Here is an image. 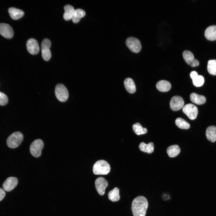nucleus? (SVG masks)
<instances>
[{
	"label": "nucleus",
	"instance_id": "14",
	"mask_svg": "<svg viewBox=\"0 0 216 216\" xmlns=\"http://www.w3.org/2000/svg\"><path fill=\"white\" fill-rule=\"evenodd\" d=\"M18 182L17 178L14 177L7 178L2 184L3 189L6 191H10L17 185Z\"/></svg>",
	"mask_w": 216,
	"mask_h": 216
},
{
	"label": "nucleus",
	"instance_id": "12",
	"mask_svg": "<svg viewBox=\"0 0 216 216\" xmlns=\"http://www.w3.org/2000/svg\"><path fill=\"white\" fill-rule=\"evenodd\" d=\"M26 45L28 51L31 54H36L39 52V47L38 42L34 38L29 39L27 41Z\"/></svg>",
	"mask_w": 216,
	"mask_h": 216
},
{
	"label": "nucleus",
	"instance_id": "21",
	"mask_svg": "<svg viewBox=\"0 0 216 216\" xmlns=\"http://www.w3.org/2000/svg\"><path fill=\"white\" fill-rule=\"evenodd\" d=\"M64 12L63 15V18L64 20L68 21L72 19L73 15L75 11L73 6L68 4L64 7Z\"/></svg>",
	"mask_w": 216,
	"mask_h": 216
},
{
	"label": "nucleus",
	"instance_id": "5",
	"mask_svg": "<svg viewBox=\"0 0 216 216\" xmlns=\"http://www.w3.org/2000/svg\"><path fill=\"white\" fill-rule=\"evenodd\" d=\"M55 93L56 98L60 101L64 102L68 98V91L65 86L61 83L57 84L55 88Z\"/></svg>",
	"mask_w": 216,
	"mask_h": 216
},
{
	"label": "nucleus",
	"instance_id": "23",
	"mask_svg": "<svg viewBox=\"0 0 216 216\" xmlns=\"http://www.w3.org/2000/svg\"><path fill=\"white\" fill-rule=\"evenodd\" d=\"M139 148L141 151L148 154L152 153L154 150V144L152 142H150L147 144L142 142L139 144Z\"/></svg>",
	"mask_w": 216,
	"mask_h": 216
},
{
	"label": "nucleus",
	"instance_id": "10",
	"mask_svg": "<svg viewBox=\"0 0 216 216\" xmlns=\"http://www.w3.org/2000/svg\"><path fill=\"white\" fill-rule=\"evenodd\" d=\"M96 189L98 194L101 195L104 194L105 190L108 185V183L105 178L102 177L97 178L95 182Z\"/></svg>",
	"mask_w": 216,
	"mask_h": 216
},
{
	"label": "nucleus",
	"instance_id": "4",
	"mask_svg": "<svg viewBox=\"0 0 216 216\" xmlns=\"http://www.w3.org/2000/svg\"><path fill=\"white\" fill-rule=\"evenodd\" d=\"M44 146L43 142L41 140L37 139L34 140L31 143L29 148L31 154L36 158L40 157Z\"/></svg>",
	"mask_w": 216,
	"mask_h": 216
},
{
	"label": "nucleus",
	"instance_id": "28",
	"mask_svg": "<svg viewBox=\"0 0 216 216\" xmlns=\"http://www.w3.org/2000/svg\"><path fill=\"white\" fill-rule=\"evenodd\" d=\"M207 70L210 74L216 75V60H210L208 61Z\"/></svg>",
	"mask_w": 216,
	"mask_h": 216
},
{
	"label": "nucleus",
	"instance_id": "32",
	"mask_svg": "<svg viewBox=\"0 0 216 216\" xmlns=\"http://www.w3.org/2000/svg\"><path fill=\"white\" fill-rule=\"evenodd\" d=\"M198 75L196 72L193 71L191 72L190 74V76L192 80Z\"/></svg>",
	"mask_w": 216,
	"mask_h": 216
},
{
	"label": "nucleus",
	"instance_id": "3",
	"mask_svg": "<svg viewBox=\"0 0 216 216\" xmlns=\"http://www.w3.org/2000/svg\"><path fill=\"white\" fill-rule=\"evenodd\" d=\"M23 139L22 134L19 131L15 132L10 134L7 140V146L14 148L18 147L21 143Z\"/></svg>",
	"mask_w": 216,
	"mask_h": 216
},
{
	"label": "nucleus",
	"instance_id": "18",
	"mask_svg": "<svg viewBox=\"0 0 216 216\" xmlns=\"http://www.w3.org/2000/svg\"><path fill=\"white\" fill-rule=\"evenodd\" d=\"M206 136L208 140L215 142L216 140V127L214 126L208 127L206 130Z\"/></svg>",
	"mask_w": 216,
	"mask_h": 216
},
{
	"label": "nucleus",
	"instance_id": "15",
	"mask_svg": "<svg viewBox=\"0 0 216 216\" xmlns=\"http://www.w3.org/2000/svg\"><path fill=\"white\" fill-rule=\"evenodd\" d=\"M205 36L209 40H216V25L210 26L206 28L205 32Z\"/></svg>",
	"mask_w": 216,
	"mask_h": 216
},
{
	"label": "nucleus",
	"instance_id": "24",
	"mask_svg": "<svg viewBox=\"0 0 216 216\" xmlns=\"http://www.w3.org/2000/svg\"><path fill=\"white\" fill-rule=\"evenodd\" d=\"M180 152L179 146L176 145L169 146L167 150L168 156L171 158L177 156Z\"/></svg>",
	"mask_w": 216,
	"mask_h": 216
},
{
	"label": "nucleus",
	"instance_id": "7",
	"mask_svg": "<svg viewBox=\"0 0 216 216\" xmlns=\"http://www.w3.org/2000/svg\"><path fill=\"white\" fill-rule=\"evenodd\" d=\"M126 44L130 50L134 52L138 53L141 49L142 46L140 41L135 38H128L126 41Z\"/></svg>",
	"mask_w": 216,
	"mask_h": 216
},
{
	"label": "nucleus",
	"instance_id": "11",
	"mask_svg": "<svg viewBox=\"0 0 216 216\" xmlns=\"http://www.w3.org/2000/svg\"><path fill=\"white\" fill-rule=\"evenodd\" d=\"M183 56L186 62L191 67H194L199 65V62L194 58L193 54L191 52L188 50L184 51Z\"/></svg>",
	"mask_w": 216,
	"mask_h": 216
},
{
	"label": "nucleus",
	"instance_id": "17",
	"mask_svg": "<svg viewBox=\"0 0 216 216\" xmlns=\"http://www.w3.org/2000/svg\"><path fill=\"white\" fill-rule=\"evenodd\" d=\"M8 11L11 17L15 20L21 18L24 15V12L22 10L15 8H10Z\"/></svg>",
	"mask_w": 216,
	"mask_h": 216
},
{
	"label": "nucleus",
	"instance_id": "22",
	"mask_svg": "<svg viewBox=\"0 0 216 216\" xmlns=\"http://www.w3.org/2000/svg\"><path fill=\"white\" fill-rule=\"evenodd\" d=\"M85 15V12L82 9H78L75 10L72 18L73 22L74 23L78 22L80 19L84 17Z\"/></svg>",
	"mask_w": 216,
	"mask_h": 216
},
{
	"label": "nucleus",
	"instance_id": "20",
	"mask_svg": "<svg viewBox=\"0 0 216 216\" xmlns=\"http://www.w3.org/2000/svg\"><path fill=\"white\" fill-rule=\"evenodd\" d=\"M124 85L126 90L129 93L132 94L135 92V85L132 79L130 78L126 79L124 81Z\"/></svg>",
	"mask_w": 216,
	"mask_h": 216
},
{
	"label": "nucleus",
	"instance_id": "13",
	"mask_svg": "<svg viewBox=\"0 0 216 216\" xmlns=\"http://www.w3.org/2000/svg\"><path fill=\"white\" fill-rule=\"evenodd\" d=\"M0 34L7 38H11L14 35L12 27L8 24L0 23Z\"/></svg>",
	"mask_w": 216,
	"mask_h": 216
},
{
	"label": "nucleus",
	"instance_id": "6",
	"mask_svg": "<svg viewBox=\"0 0 216 216\" xmlns=\"http://www.w3.org/2000/svg\"><path fill=\"white\" fill-rule=\"evenodd\" d=\"M51 46L50 41L48 39H45L41 44L42 55L43 59L46 61L49 60L51 56L50 48Z\"/></svg>",
	"mask_w": 216,
	"mask_h": 216
},
{
	"label": "nucleus",
	"instance_id": "8",
	"mask_svg": "<svg viewBox=\"0 0 216 216\" xmlns=\"http://www.w3.org/2000/svg\"><path fill=\"white\" fill-rule=\"evenodd\" d=\"M182 111L191 120H194L197 117L198 110L197 107L192 104L185 105L183 108Z\"/></svg>",
	"mask_w": 216,
	"mask_h": 216
},
{
	"label": "nucleus",
	"instance_id": "27",
	"mask_svg": "<svg viewBox=\"0 0 216 216\" xmlns=\"http://www.w3.org/2000/svg\"><path fill=\"white\" fill-rule=\"evenodd\" d=\"M175 123L179 128L187 129L190 127V124L186 120L181 118H178L176 120Z\"/></svg>",
	"mask_w": 216,
	"mask_h": 216
},
{
	"label": "nucleus",
	"instance_id": "1",
	"mask_svg": "<svg viewBox=\"0 0 216 216\" xmlns=\"http://www.w3.org/2000/svg\"><path fill=\"white\" fill-rule=\"evenodd\" d=\"M148 206V202L145 197L139 196L136 197L131 206L134 216H145Z\"/></svg>",
	"mask_w": 216,
	"mask_h": 216
},
{
	"label": "nucleus",
	"instance_id": "19",
	"mask_svg": "<svg viewBox=\"0 0 216 216\" xmlns=\"http://www.w3.org/2000/svg\"><path fill=\"white\" fill-rule=\"evenodd\" d=\"M191 101L198 105H201L204 104L206 100L205 96L199 95L194 93H192L190 95Z\"/></svg>",
	"mask_w": 216,
	"mask_h": 216
},
{
	"label": "nucleus",
	"instance_id": "30",
	"mask_svg": "<svg viewBox=\"0 0 216 216\" xmlns=\"http://www.w3.org/2000/svg\"><path fill=\"white\" fill-rule=\"evenodd\" d=\"M8 99L7 95L4 93L0 92V105L4 106L8 103Z\"/></svg>",
	"mask_w": 216,
	"mask_h": 216
},
{
	"label": "nucleus",
	"instance_id": "26",
	"mask_svg": "<svg viewBox=\"0 0 216 216\" xmlns=\"http://www.w3.org/2000/svg\"><path fill=\"white\" fill-rule=\"evenodd\" d=\"M132 128L134 133L137 135L145 134L147 132V129L143 127L138 122L136 123L133 125Z\"/></svg>",
	"mask_w": 216,
	"mask_h": 216
},
{
	"label": "nucleus",
	"instance_id": "31",
	"mask_svg": "<svg viewBox=\"0 0 216 216\" xmlns=\"http://www.w3.org/2000/svg\"><path fill=\"white\" fill-rule=\"evenodd\" d=\"M5 193L2 189L0 188V201H1L4 197Z\"/></svg>",
	"mask_w": 216,
	"mask_h": 216
},
{
	"label": "nucleus",
	"instance_id": "29",
	"mask_svg": "<svg viewBox=\"0 0 216 216\" xmlns=\"http://www.w3.org/2000/svg\"><path fill=\"white\" fill-rule=\"evenodd\" d=\"M192 81L193 84L195 86L200 87L203 85L204 79L202 76L198 75L192 80Z\"/></svg>",
	"mask_w": 216,
	"mask_h": 216
},
{
	"label": "nucleus",
	"instance_id": "2",
	"mask_svg": "<svg viewBox=\"0 0 216 216\" xmlns=\"http://www.w3.org/2000/svg\"><path fill=\"white\" fill-rule=\"evenodd\" d=\"M110 169V165L107 161L100 160L96 161L94 164L93 171L95 175H105L109 172Z\"/></svg>",
	"mask_w": 216,
	"mask_h": 216
},
{
	"label": "nucleus",
	"instance_id": "16",
	"mask_svg": "<svg viewBox=\"0 0 216 216\" xmlns=\"http://www.w3.org/2000/svg\"><path fill=\"white\" fill-rule=\"evenodd\" d=\"M156 87L157 89L161 92H166L170 90L171 86L170 83L168 81L161 80L158 81L156 84Z\"/></svg>",
	"mask_w": 216,
	"mask_h": 216
},
{
	"label": "nucleus",
	"instance_id": "9",
	"mask_svg": "<svg viewBox=\"0 0 216 216\" xmlns=\"http://www.w3.org/2000/svg\"><path fill=\"white\" fill-rule=\"evenodd\" d=\"M184 101L183 99L179 96H175L171 99L170 102L171 109L174 111L180 110L183 106Z\"/></svg>",
	"mask_w": 216,
	"mask_h": 216
},
{
	"label": "nucleus",
	"instance_id": "25",
	"mask_svg": "<svg viewBox=\"0 0 216 216\" xmlns=\"http://www.w3.org/2000/svg\"><path fill=\"white\" fill-rule=\"evenodd\" d=\"M108 197L109 199L112 202L118 201L120 198L118 188L116 187L110 191L108 194Z\"/></svg>",
	"mask_w": 216,
	"mask_h": 216
}]
</instances>
